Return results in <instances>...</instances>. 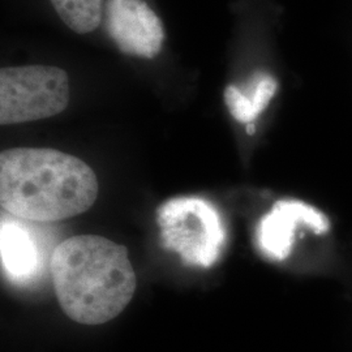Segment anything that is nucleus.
<instances>
[{"mask_svg":"<svg viewBox=\"0 0 352 352\" xmlns=\"http://www.w3.org/2000/svg\"><path fill=\"white\" fill-rule=\"evenodd\" d=\"M104 23L123 54L153 59L162 49L164 25L144 0H107Z\"/></svg>","mask_w":352,"mask_h":352,"instance_id":"39448f33","label":"nucleus"},{"mask_svg":"<svg viewBox=\"0 0 352 352\" xmlns=\"http://www.w3.org/2000/svg\"><path fill=\"white\" fill-rule=\"evenodd\" d=\"M304 223L316 234H324L330 227L329 219L314 206L296 200L274 204L257 227V244L273 260H285L291 253L296 225Z\"/></svg>","mask_w":352,"mask_h":352,"instance_id":"423d86ee","label":"nucleus"},{"mask_svg":"<svg viewBox=\"0 0 352 352\" xmlns=\"http://www.w3.org/2000/svg\"><path fill=\"white\" fill-rule=\"evenodd\" d=\"M50 272L64 314L84 325L120 315L138 285L126 247L97 235L62 241L51 254Z\"/></svg>","mask_w":352,"mask_h":352,"instance_id":"f03ea898","label":"nucleus"},{"mask_svg":"<svg viewBox=\"0 0 352 352\" xmlns=\"http://www.w3.org/2000/svg\"><path fill=\"white\" fill-rule=\"evenodd\" d=\"M278 89V81L266 72H254L247 82L245 89H240L245 98L251 103L252 109L258 116L269 106Z\"/></svg>","mask_w":352,"mask_h":352,"instance_id":"1a4fd4ad","label":"nucleus"},{"mask_svg":"<svg viewBox=\"0 0 352 352\" xmlns=\"http://www.w3.org/2000/svg\"><path fill=\"white\" fill-rule=\"evenodd\" d=\"M97 196V176L75 155L45 148L0 154V204L19 219L63 221L89 210Z\"/></svg>","mask_w":352,"mask_h":352,"instance_id":"f257e3e1","label":"nucleus"},{"mask_svg":"<svg viewBox=\"0 0 352 352\" xmlns=\"http://www.w3.org/2000/svg\"><path fill=\"white\" fill-rule=\"evenodd\" d=\"M0 251L4 273L14 283H26L37 274L42 256L37 241L16 217L1 221Z\"/></svg>","mask_w":352,"mask_h":352,"instance_id":"0eeeda50","label":"nucleus"},{"mask_svg":"<svg viewBox=\"0 0 352 352\" xmlns=\"http://www.w3.org/2000/svg\"><path fill=\"white\" fill-rule=\"evenodd\" d=\"M103 0H51L64 24L78 34L97 29L102 17Z\"/></svg>","mask_w":352,"mask_h":352,"instance_id":"6e6552de","label":"nucleus"},{"mask_svg":"<svg viewBox=\"0 0 352 352\" xmlns=\"http://www.w3.org/2000/svg\"><path fill=\"white\" fill-rule=\"evenodd\" d=\"M254 132H256V126H254V123H250V124H247V133L248 135H254Z\"/></svg>","mask_w":352,"mask_h":352,"instance_id":"9b49d317","label":"nucleus"},{"mask_svg":"<svg viewBox=\"0 0 352 352\" xmlns=\"http://www.w3.org/2000/svg\"><path fill=\"white\" fill-rule=\"evenodd\" d=\"M164 247L188 265L209 267L223 251L226 230L213 205L199 197H179L158 210Z\"/></svg>","mask_w":352,"mask_h":352,"instance_id":"7ed1b4c3","label":"nucleus"},{"mask_svg":"<svg viewBox=\"0 0 352 352\" xmlns=\"http://www.w3.org/2000/svg\"><path fill=\"white\" fill-rule=\"evenodd\" d=\"M225 102H226L228 111L243 124L254 123L257 119L256 113L252 109L251 103L241 93V90L235 85H228L225 90Z\"/></svg>","mask_w":352,"mask_h":352,"instance_id":"9d476101","label":"nucleus"},{"mask_svg":"<svg viewBox=\"0 0 352 352\" xmlns=\"http://www.w3.org/2000/svg\"><path fill=\"white\" fill-rule=\"evenodd\" d=\"M69 102V77L50 65L0 71V124H21L55 116Z\"/></svg>","mask_w":352,"mask_h":352,"instance_id":"20e7f679","label":"nucleus"}]
</instances>
